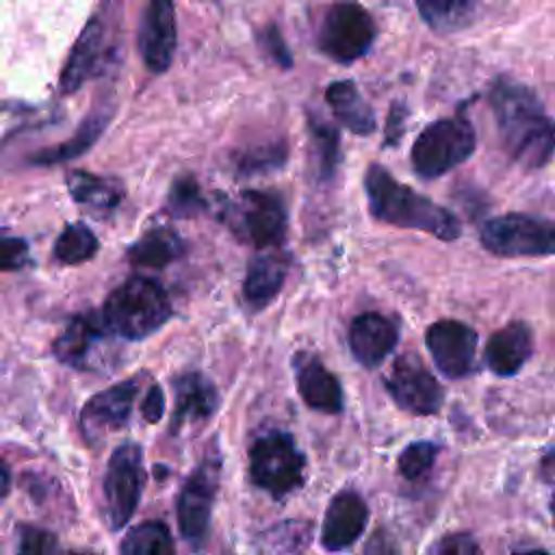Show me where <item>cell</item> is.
<instances>
[{
  "mask_svg": "<svg viewBox=\"0 0 555 555\" xmlns=\"http://www.w3.org/2000/svg\"><path fill=\"white\" fill-rule=\"evenodd\" d=\"M223 221L245 245L278 247L286 234V208L273 191H243L223 204Z\"/></svg>",
  "mask_w": 555,
  "mask_h": 555,
  "instance_id": "5",
  "label": "cell"
},
{
  "mask_svg": "<svg viewBox=\"0 0 555 555\" xmlns=\"http://www.w3.org/2000/svg\"><path fill=\"white\" fill-rule=\"evenodd\" d=\"M479 238L490 254L501 258L551 256L555 249L553 223L525 212H507L488 219L481 225Z\"/></svg>",
  "mask_w": 555,
  "mask_h": 555,
  "instance_id": "7",
  "label": "cell"
},
{
  "mask_svg": "<svg viewBox=\"0 0 555 555\" xmlns=\"http://www.w3.org/2000/svg\"><path fill=\"white\" fill-rule=\"evenodd\" d=\"M475 128L464 115L429 124L412 145V167L421 178H440L475 152Z\"/></svg>",
  "mask_w": 555,
  "mask_h": 555,
  "instance_id": "4",
  "label": "cell"
},
{
  "mask_svg": "<svg viewBox=\"0 0 555 555\" xmlns=\"http://www.w3.org/2000/svg\"><path fill=\"white\" fill-rule=\"evenodd\" d=\"M173 395H176V410L171 421V431H178L184 425H197L208 421L215 410L219 408V392L215 384L197 373L189 371L178 375L173 382Z\"/></svg>",
  "mask_w": 555,
  "mask_h": 555,
  "instance_id": "19",
  "label": "cell"
},
{
  "mask_svg": "<svg viewBox=\"0 0 555 555\" xmlns=\"http://www.w3.org/2000/svg\"><path fill=\"white\" fill-rule=\"evenodd\" d=\"M425 345L434 364L449 379L466 377L473 371L477 353V332L455 319H440L425 332Z\"/></svg>",
  "mask_w": 555,
  "mask_h": 555,
  "instance_id": "12",
  "label": "cell"
},
{
  "mask_svg": "<svg viewBox=\"0 0 555 555\" xmlns=\"http://www.w3.org/2000/svg\"><path fill=\"white\" fill-rule=\"evenodd\" d=\"M108 26L104 22V15H95L87 22L80 37L76 39L67 63L61 72L59 89L61 93H74L78 91L91 76H95L106 59L108 50Z\"/></svg>",
  "mask_w": 555,
  "mask_h": 555,
  "instance_id": "15",
  "label": "cell"
},
{
  "mask_svg": "<svg viewBox=\"0 0 555 555\" xmlns=\"http://www.w3.org/2000/svg\"><path fill=\"white\" fill-rule=\"evenodd\" d=\"M165 412V395H163V388L158 384H152L145 392V399L141 401V414L147 423H156L160 421Z\"/></svg>",
  "mask_w": 555,
  "mask_h": 555,
  "instance_id": "40",
  "label": "cell"
},
{
  "mask_svg": "<svg viewBox=\"0 0 555 555\" xmlns=\"http://www.w3.org/2000/svg\"><path fill=\"white\" fill-rule=\"evenodd\" d=\"M67 189L74 202L98 215H106L124 199V184L117 178L95 176L89 171H69Z\"/></svg>",
  "mask_w": 555,
  "mask_h": 555,
  "instance_id": "24",
  "label": "cell"
},
{
  "mask_svg": "<svg viewBox=\"0 0 555 555\" xmlns=\"http://www.w3.org/2000/svg\"><path fill=\"white\" fill-rule=\"evenodd\" d=\"M258 39H260L262 50L271 56V61H273L275 65H280L282 69H288V67L293 65L291 50H288V46H286L282 33H280V28H278L275 24H269L267 28H262V33H260Z\"/></svg>",
  "mask_w": 555,
  "mask_h": 555,
  "instance_id": "35",
  "label": "cell"
},
{
  "mask_svg": "<svg viewBox=\"0 0 555 555\" xmlns=\"http://www.w3.org/2000/svg\"><path fill=\"white\" fill-rule=\"evenodd\" d=\"M264 540H269L271 551H299L310 540V525L308 522H282L269 529L264 533Z\"/></svg>",
  "mask_w": 555,
  "mask_h": 555,
  "instance_id": "34",
  "label": "cell"
},
{
  "mask_svg": "<svg viewBox=\"0 0 555 555\" xmlns=\"http://www.w3.org/2000/svg\"><path fill=\"white\" fill-rule=\"evenodd\" d=\"M364 191L371 215L384 223L421 230L440 241H455L462 232L453 212L395 180L382 165H371L366 169Z\"/></svg>",
  "mask_w": 555,
  "mask_h": 555,
  "instance_id": "2",
  "label": "cell"
},
{
  "mask_svg": "<svg viewBox=\"0 0 555 555\" xmlns=\"http://www.w3.org/2000/svg\"><path fill=\"white\" fill-rule=\"evenodd\" d=\"M423 22L436 33H457L470 26L479 11V0H414Z\"/></svg>",
  "mask_w": 555,
  "mask_h": 555,
  "instance_id": "27",
  "label": "cell"
},
{
  "mask_svg": "<svg viewBox=\"0 0 555 555\" xmlns=\"http://www.w3.org/2000/svg\"><path fill=\"white\" fill-rule=\"evenodd\" d=\"M533 351V332L522 321H512L496 330L486 345L483 360L499 377L516 375Z\"/></svg>",
  "mask_w": 555,
  "mask_h": 555,
  "instance_id": "21",
  "label": "cell"
},
{
  "mask_svg": "<svg viewBox=\"0 0 555 555\" xmlns=\"http://www.w3.org/2000/svg\"><path fill=\"white\" fill-rule=\"evenodd\" d=\"M490 106L507 154L527 169H540L553 156V121L538 93L512 78H499L490 89Z\"/></svg>",
  "mask_w": 555,
  "mask_h": 555,
  "instance_id": "1",
  "label": "cell"
},
{
  "mask_svg": "<svg viewBox=\"0 0 555 555\" xmlns=\"http://www.w3.org/2000/svg\"><path fill=\"white\" fill-rule=\"evenodd\" d=\"M293 369L297 377L299 397L308 408L323 414L343 412V405H345L343 388L317 356L297 353L293 358Z\"/></svg>",
  "mask_w": 555,
  "mask_h": 555,
  "instance_id": "17",
  "label": "cell"
},
{
  "mask_svg": "<svg viewBox=\"0 0 555 555\" xmlns=\"http://www.w3.org/2000/svg\"><path fill=\"white\" fill-rule=\"evenodd\" d=\"M184 254V241L180 234L167 225H156L147 230L143 236H139L128 247V258L132 264L160 269L169 262L178 260Z\"/></svg>",
  "mask_w": 555,
  "mask_h": 555,
  "instance_id": "25",
  "label": "cell"
},
{
  "mask_svg": "<svg viewBox=\"0 0 555 555\" xmlns=\"http://www.w3.org/2000/svg\"><path fill=\"white\" fill-rule=\"evenodd\" d=\"M104 327L106 325L102 317H95L91 312L74 317L52 345L56 360L67 366H82L93 345L102 338Z\"/></svg>",
  "mask_w": 555,
  "mask_h": 555,
  "instance_id": "23",
  "label": "cell"
},
{
  "mask_svg": "<svg viewBox=\"0 0 555 555\" xmlns=\"http://www.w3.org/2000/svg\"><path fill=\"white\" fill-rule=\"evenodd\" d=\"M375 35L369 11L353 0H343L327 9L319 30V48L336 63H353L371 50Z\"/></svg>",
  "mask_w": 555,
  "mask_h": 555,
  "instance_id": "8",
  "label": "cell"
},
{
  "mask_svg": "<svg viewBox=\"0 0 555 555\" xmlns=\"http://www.w3.org/2000/svg\"><path fill=\"white\" fill-rule=\"evenodd\" d=\"M119 551L126 555H171L176 544L165 522L145 520L126 533Z\"/></svg>",
  "mask_w": 555,
  "mask_h": 555,
  "instance_id": "29",
  "label": "cell"
},
{
  "mask_svg": "<svg viewBox=\"0 0 555 555\" xmlns=\"http://www.w3.org/2000/svg\"><path fill=\"white\" fill-rule=\"evenodd\" d=\"M108 119H111V111L108 108L93 111L89 117L82 119L80 128L72 134L69 141H65L61 145H54V147H46V150L35 152L30 160L37 163V165H54V163H63V160L80 156L82 152H87L100 139V134L104 132Z\"/></svg>",
  "mask_w": 555,
  "mask_h": 555,
  "instance_id": "26",
  "label": "cell"
},
{
  "mask_svg": "<svg viewBox=\"0 0 555 555\" xmlns=\"http://www.w3.org/2000/svg\"><path fill=\"white\" fill-rule=\"evenodd\" d=\"M59 548L56 538L43 529L37 527H24L22 529V538H20V551L22 553H54Z\"/></svg>",
  "mask_w": 555,
  "mask_h": 555,
  "instance_id": "37",
  "label": "cell"
},
{
  "mask_svg": "<svg viewBox=\"0 0 555 555\" xmlns=\"http://www.w3.org/2000/svg\"><path fill=\"white\" fill-rule=\"evenodd\" d=\"M308 134H310V152L314 160V173L319 180H330L340 160V137L338 130L323 121L319 115L308 113Z\"/></svg>",
  "mask_w": 555,
  "mask_h": 555,
  "instance_id": "28",
  "label": "cell"
},
{
  "mask_svg": "<svg viewBox=\"0 0 555 555\" xmlns=\"http://www.w3.org/2000/svg\"><path fill=\"white\" fill-rule=\"evenodd\" d=\"M288 275V256L278 249L256 254L243 280V301L249 310L267 308L282 291Z\"/></svg>",
  "mask_w": 555,
  "mask_h": 555,
  "instance_id": "20",
  "label": "cell"
},
{
  "mask_svg": "<svg viewBox=\"0 0 555 555\" xmlns=\"http://www.w3.org/2000/svg\"><path fill=\"white\" fill-rule=\"evenodd\" d=\"M436 455H438V447L429 440H416V442L408 444L397 460L399 475L408 481L421 479L434 466Z\"/></svg>",
  "mask_w": 555,
  "mask_h": 555,
  "instance_id": "33",
  "label": "cell"
},
{
  "mask_svg": "<svg viewBox=\"0 0 555 555\" xmlns=\"http://www.w3.org/2000/svg\"><path fill=\"white\" fill-rule=\"evenodd\" d=\"M28 262V243L20 236H0V271H17Z\"/></svg>",
  "mask_w": 555,
  "mask_h": 555,
  "instance_id": "36",
  "label": "cell"
},
{
  "mask_svg": "<svg viewBox=\"0 0 555 555\" xmlns=\"http://www.w3.org/2000/svg\"><path fill=\"white\" fill-rule=\"evenodd\" d=\"M9 490H11V470H9V466L0 460V501L9 494Z\"/></svg>",
  "mask_w": 555,
  "mask_h": 555,
  "instance_id": "41",
  "label": "cell"
},
{
  "mask_svg": "<svg viewBox=\"0 0 555 555\" xmlns=\"http://www.w3.org/2000/svg\"><path fill=\"white\" fill-rule=\"evenodd\" d=\"M221 460L219 455H208L186 479L178 496V529L184 540L199 542L210 525L212 503L219 490Z\"/></svg>",
  "mask_w": 555,
  "mask_h": 555,
  "instance_id": "11",
  "label": "cell"
},
{
  "mask_svg": "<svg viewBox=\"0 0 555 555\" xmlns=\"http://www.w3.org/2000/svg\"><path fill=\"white\" fill-rule=\"evenodd\" d=\"M284 160H286V145L282 141L262 143V145L243 150L238 156H234V165L241 176H256V173L280 169Z\"/></svg>",
  "mask_w": 555,
  "mask_h": 555,
  "instance_id": "31",
  "label": "cell"
},
{
  "mask_svg": "<svg viewBox=\"0 0 555 555\" xmlns=\"http://www.w3.org/2000/svg\"><path fill=\"white\" fill-rule=\"evenodd\" d=\"M100 243L89 225L69 223L54 243V258L63 264H78L95 256Z\"/></svg>",
  "mask_w": 555,
  "mask_h": 555,
  "instance_id": "30",
  "label": "cell"
},
{
  "mask_svg": "<svg viewBox=\"0 0 555 555\" xmlns=\"http://www.w3.org/2000/svg\"><path fill=\"white\" fill-rule=\"evenodd\" d=\"M206 210V199L193 176H180L167 195V212L180 219L195 217Z\"/></svg>",
  "mask_w": 555,
  "mask_h": 555,
  "instance_id": "32",
  "label": "cell"
},
{
  "mask_svg": "<svg viewBox=\"0 0 555 555\" xmlns=\"http://www.w3.org/2000/svg\"><path fill=\"white\" fill-rule=\"evenodd\" d=\"M369 520V505L353 490H340L327 505L321 525V544L325 551H345L362 533Z\"/></svg>",
  "mask_w": 555,
  "mask_h": 555,
  "instance_id": "16",
  "label": "cell"
},
{
  "mask_svg": "<svg viewBox=\"0 0 555 555\" xmlns=\"http://www.w3.org/2000/svg\"><path fill=\"white\" fill-rule=\"evenodd\" d=\"M397 338V325L377 312H364L356 317L349 327V349L353 358L366 369L379 366L395 349Z\"/></svg>",
  "mask_w": 555,
  "mask_h": 555,
  "instance_id": "18",
  "label": "cell"
},
{
  "mask_svg": "<svg viewBox=\"0 0 555 555\" xmlns=\"http://www.w3.org/2000/svg\"><path fill=\"white\" fill-rule=\"evenodd\" d=\"M405 119H408V108L403 102H392L390 113H388V121H386V141L384 145H395L401 141L403 132H405Z\"/></svg>",
  "mask_w": 555,
  "mask_h": 555,
  "instance_id": "39",
  "label": "cell"
},
{
  "mask_svg": "<svg viewBox=\"0 0 555 555\" xmlns=\"http://www.w3.org/2000/svg\"><path fill=\"white\" fill-rule=\"evenodd\" d=\"M304 468L306 460L291 434L269 431L249 449V477L273 499H282L301 488Z\"/></svg>",
  "mask_w": 555,
  "mask_h": 555,
  "instance_id": "6",
  "label": "cell"
},
{
  "mask_svg": "<svg viewBox=\"0 0 555 555\" xmlns=\"http://www.w3.org/2000/svg\"><path fill=\"white\" fill-rule=\"evenodd\" d=\"M145 486L143 451L134 442L119 444L106 466L104 475V507L106 520L113 531L121 529L141 501Z\"/></svg>",
  "mask_w": 555,
  "mask_h": 555,
  "instance_id": "9",
  "label": "cell"
},
{
  "mask_svg": "<svg viewBox=\"0 0 555 555\" xmlns=\"http://www.w3.org/2000/svg\"><path fill=\"white\" fill-rule=\"evenodd\" d=\"M325 100L334 117L353 134L366 137L375 132L377 119L371 104L360 95L353 80H336L325 89Z\"/></svg>",
  "mask_w": 555,
  "mask_h": 555,
  "instance_id": "22",
  "label": "cell"
},
{
  "mask_svg": "<svg viewBox=\"0 0 555 555\" xmlns=\"http://www.w3.org/2000/svg\"><path fill=\"white\" fill-rule=\"evenodd\" d=\"M171 319V304L165 288L143 275L119 284L104 301L102 321L106 330L126 340H143Z\"/></svg>",
  "mask_w": 555,
  "mask_h": 555,
  "instance_id": "3",
  "label": "cell"
},
{
  "mask_svg": "<svg viewBox=\"0 0 555 555\" xmlns=\"http://www.w3.org/2000/svg\"><path fill=\"white\" fill-rule=\"evenodd\" d=\"M139 379L130 377L106 390L95 392L80 412V429L89 444H95L106 434L121 429L132 412L139 395Z\"/></svg>",
  "mask_w": 555,
  "mask_h": 555,
  "instance_id": "13",
  "label": "cell"
},
{
  "mask_svg": "<svg viewBox=\"0 0 555 555\" xmlns=\"http://www.w3.org/2000/svg\"><path fill=\"white\" fill-rule=\"evenodd\" d=\"M384 386L395 403L416 416H431L442 408V386L425 369L418 356L405 353L395 360L392 369L384 377Z\"/></svg>",
  "mask_w": 555,
  "mask_h": 555,
  "instance_id": "10",
  "label": "cell"
},
{
  "mask_svg": "<svg viewBox=\"0 0 555 555\" xmlns=\"http://www.w3.org/2000/svg\"><path fill=\"white\" fill-rule=\"evenodd\" d=\"M137 41L150 72L163 74L169 69L178 41L173 0H147Z\"/></svg>",
  "mask_w": 555,
  "mask_h": 555,
  "instance_id": "14",
  "label": "cell"
},
{
  "mask_svg": "<svg viewBox=\"0 0 555 555\" xmlns=\"http://www.w3.org/2000/svg\"><path fill=\"white\" fill-rule=\"evenodd\" d=\"M429 551L440 555H470V553H479V544L468 533H453V535H444Z\"/></svg>",
  "mask_w": 555,
  "mask_h": 555,
  "instance_id": "38",
  "label": "cell"
}]
</instances>
